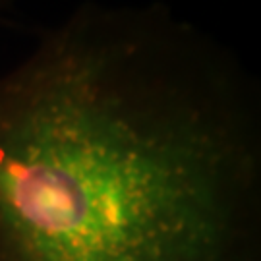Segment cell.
<instances>
[{"mask_svg":"<svg viewBox=\"0 0 261 261\" xmlns=\"http://www.w3.org/2000/svg\"><path fill=\"white\" fill-rule=\"evenodd\" d=\"M0 261H261V85L163 2L87 0L0 74Z\"/></svg>","mask_w":261,"mask_h":261,"instance_id":"6da1fadb","label":"cell"},{"mask_svg":"<svg viewBox=\"0 0 261 261\" xmlns=\"http://www.w3.org/2000/svg\"><path fill=\"white\" fill-rule=\"evenodd\" d=\"M12 4H14V0H0V14H4Z\"/></svg>","mask_w":261,"mask_h":261,"instance_id":"7a4b0ae2","label":"cell"}]
</instances>
